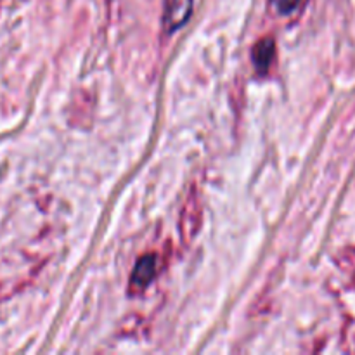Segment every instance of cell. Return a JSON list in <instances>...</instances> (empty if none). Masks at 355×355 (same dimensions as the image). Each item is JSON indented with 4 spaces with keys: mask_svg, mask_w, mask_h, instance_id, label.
<instances>
[{
    "mask_svg": "<svg viewBox=\"0 0 355 355\" xmlns=\"http://www.w3.org/2000/svg\"><path fill=\"white\" fill-rule=\"evenodd\" d=\"M193 12V0H165L163 10V24L168 33L179 30L189 19Z\"/></svg>",
    "mask_w": 355,
    "mask_h": 355,
    "instance_id": "cell-1",
    "label": "cell"
},
{
    "mask_svg": "<svg viewBox=\"0 0 355 355\" xmlns=\"http://www.w3.org/2000/svg\"><path fill=\"white\" fill-rule=\"evenodd\" d=\"M274 54H276V44H274L272 38L267 37L262 38L260 42H257L252 52V59L257 71L266 73L267 69L270 68V64H272Z\"/></svg>",
    "mask_w": 355,
    "mask_h": 355,
    "instance_id": "cell-3",
    "label": "cell"
},
{
    "mask_svg": "<svg viewBox=\"0 0 355 355\" xmlns=\"http://www.w3.org/2000/svg\"><path fill=\"white\" fill-rule=\"evenodd\" d=\"M156 269H158V260L156 255H142L137 260L134 267V272L130 277V288L135 291H142L151 284V281L155 279Z\"/></svg>",
    "mask_w": 355,
    "mask_h": 355,
    "instance_id": "cell-2",
    "label": "cell"
},
{
    "mask_svg": "<svg viewBox=\"0 0 355 355\" xmlns=\"http://www.w3.org/2000/svg\"><path fill=\"white\" fill-rule=\"evenodd\" d=\"M302 0H270V6L281 16H288V14L295 12L300 6Z\"/></svg>",
    "mask_w": 355,
    "mask_h": 355,
    "instance_id": "cell-4",
    "label": "cell"
}]
</instances>
